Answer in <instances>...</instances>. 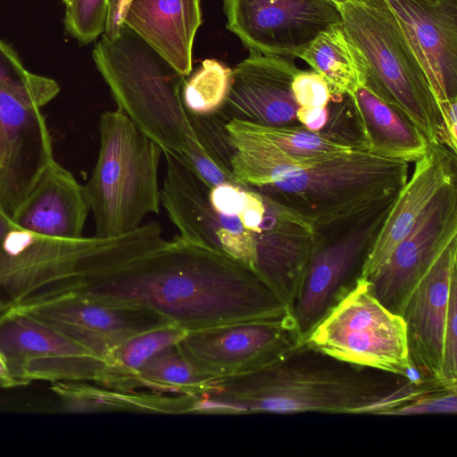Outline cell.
<instances>
[{
    "label": "cell",
    "mask_w": 457,
    "mask_h": 457,
    "mask_svg": "<svg viewBox=\"0 0 457 457\" xmlns=\"http://www.w3.org/2000/svg\"><path fill=\"white\" fill-rule=\"evenodd\" d=\"M73 295L145 312L186 331L292 317L252 270L179 235L90 278Z\"/></svg>",
    "instance_id": "6da1fadb"
},
{
    "label": "cell",
    "mask_w": 457,
    "mask_h": 457,
    "mask_svg": "<svg viewBox=\"0 0 457 457\" xmlns=\"http://www.w3.org/2000/svg\"><path fill=\"white\" fill-rule=\"evenodd\" d=\"M436 390L339 361L303 342L261 368L212 380L199 395V407L203 412L383 415Z\"/></svg>",
    "instance_id": "7a4b0ae2"
},
{
    "label": "cell",
    "mask_w": 457,
    "mask_h": 457,
    "mask_svg": "<svg viewBox=\"0 0 457 457\" xmlns=\"http://www.w3.org/2000/svg\"><path fill=\"white\" fill-rule=\"evenodd\" d=\"M146 225L112 237L58 238L26 230L13 221L0 245V320L73 295L90 278L148 252Z\"/></svg>",
    "instance_id": "3957f363"
},
{
    "label": "cell",
    "mask_w": 457,
    "mask_h": 457,
    "mask_svg": "<svg viewBox=\"0 0 457 457\" xmlns=\"http://www.w3.org/2000/svg\"><path fill=\"white\" fill-rule=\"evenodd\" d=\"M92 56L118 109L162 151L181 156L197 143L181 97L185 77L129 28L102 37Z\"/></svg>",
    "instance_id": "277c9868"
},
{
    "label": "cell",
    "mask_w": 457,
    "mask_h": 457,
    "mask_svg": "<svg viewBox=\"0 0 457 457\" xmlns=\"http://www.w3.org/2000/svg\"><path fill=\"white\" fill-rule=\"evenodd\" d=\"M408 178L409 162L353 149L317 162L292 165L255 191L315 228L377 205L397 194Z\"/></svg>",
    "instance_id": "5b68a950"
},
{
    "label": "cell",
    "mask_w": 457,
    "mask_h": 457,
    "mask_svg": "<svg viewBox=\"0 0 457 457\" xmlns=\"http://www.w3.org/2000/svg\"><path fill=\"white\" fill-rule=\"evenodd\" d=\"M336 4L347 34L366 60V86L403 112L429 143L444 145L453 151L427 75L387 2Z\"/></svg>",
    "instance_id": "8992f818"
},
{
    "label": "cell",
    "mask_w": 457,
    "mask_h": 457,
    "mask_svg": "<svg viewBox=\"0 0 457 457\" xmlns=\"http://www.w3.org/2000/svg\"><path fill=\"white\" fill-rule=\"evenodd\" d=\"M100 148L86 185L96 235L112 237L131 232L144 218L158 213V168L162 148L120 109L101 114Z\"/></svg>",
    "instance_id": "52a82bcc"
},
{
    "label": "cell",
    "mask_w": 457,
    "mask_h": 457,
    "mask_svg": "<svg viewBox=\"0 0 457 457\" xmlns=\"http://www.w3.org/2000/svg\"><path fill=\"white\" fill-rule=\"evenodd\" d=\"M397 194L361 212L313 228L312 254L291 308L303 343L361 278Z\"/></svg>",
    "instance_id": "ba28073f"
},
{
    "label": "cell",
    "mask_w": 457,
    "mask_h": 457,
    "mask_svg": "<svg viewBox=\"0 0 457 457\" xmlns=\"http://www.w3.org/2000/svg\"><path fill=\"white\" fill-rule=\"evenodd\" d=\"M304 342L339 361L402 377L411 365L403 317L379 303L364 278L356 282Z\"/></svg>",
    "instance_id": "9c48e42d"
},
{
    "label": "cell",
    "mask_w": 457,
    "mask_h": 457,
    "mask_svg": "<svg viewBox=\"0 0 457 457\" xmlns=\"http://www.w3.org/2000/svg\"><path fill=\"white\" fill-rule=\"evenodd\" d=\"M165 177L161 204L179 236L237 261L253 272L254 234L237 216L216 209L210 199V187L175 154L162 151Z\"/></svg>",
    "instance_id": "30bf717a"
},
{
    "label": "cell",
    "mask_w": 457,
    "mask_h": 457,
    "mask_svg": "<svg viewBox=\"0 0 457 457\" xmlns=\"http://www.w3.org/2000/svg\"><path fill=\"white\" fill-rule=\"evenodd\" d=\"M227 28L250 50L298 57L325 29L341 23L331 0H223Z\"/></svg>",
    "instance_id": "8fae6325"
},
{
    "label": "cell",
    "mask_w": 457,
    "mask_h": 457,
    "mask_svg": "<svg viewBox=\"0 0 457 457\" xmlns=\"http://www.w3.org/2000/svg\"><path fill=\"white\" fill-rule=\"evenodd\" d=\"M427 75L457 154V0H386Z\"/></svg>",
    "instance_id": "7c38bea8"
},
{
    "label": "cell",
    "mask_w": 457,
    "mask_h": 457,
    "mask_svg": "<svg viewBox=\"0 0 457 457\" xmlns=\"http://www.w3.org/2000/svg\"><path fill=\"white\" fill-rule=\"evenodd\" d=\"M456 182L443 188L387 261L367 278L370 293L397 315L402 316L415 288L457 237Z\"/></svg>",
    "instance_id": "4fadbf2b"
},
{
    "label": "cell",
    "mask_w": 457,
    "mask_h": 457,
    "mask_svg": "<svg viewBox=\"0 0 457 457\" xmlns=\"http://www.w3.org/2000/svg\"><path fill=\"white\" fill-rule=\"evenodd\" d=\"M302 343L289 317L187 331L176 347L195 367L217 379L261 368Z\"/></svg>",
    "instance_id": "5bb4252c"
},
{
    "label": "cell",
    "mask_w": 457,
    "mask_h": 457,
    "mask_svg": "<svg viewBox=\"0 0 457 457\" xmlns=\"http://www.w3.org/2000/svg\"><path fill=\"white\" fill-rule=\"evenodd\" d=\"M54 160L41 107L0 86V209L11 219Z\"/></svg>",
    "instance_id": "9a60e30c"
},
{
    "label": "cell",
    "mask_w": 457,
    "mask_h": 457,
    "mask_svg": "<svg viewBox=\"0 0 457 457\" xmlns=\"http://www.w3.org/2000/svg\"><path fill=\"white\" fill-rule=\"evenodd\" d=\"M300 71L288 58L250 52L232 71L221 111L235 119L263 127L302 126L292 81Z\"/></svg>",
    "instance_id": "2e32d148"
},
{
    "label": "cell",
    "mask_w": 457,
    "mask_h": 457,
    "mask_svg": "<svg viewBox=\"0 0 457 457\" xmlns=\"http://www.w3.org/2000/svg\"><path fill=\"white\" fill-rule=\"evenodd\" d=\"M456 276L457 237L445 247L415 288L402 314L411 363L442 386L445 331L451 286Z\"/></svg>",
    "instance_id": "e0dca14e"
},
{
    "label": "cell",
    "mask_w": 457,
    "mask_h": 457,
    "mask_svg": "<svg viewBox=\"0 0 457 457\" xmlns=\"http://www.w3.org/2000/svg\"><path fill=\"white\" fill-rule=\"evenodd\" d=\"M17 311L46 322L106 362L129 337L164 322L145 312L107 305L77 295Z\"/></svg>",
    "instance_id": "ac0fdd59"
},
{
    "label": "cell",
    "mask_w": 457,
    "mask_h": 457,
    "mask_svg": "<svg viewBox=\"0 0 457 457\" xmlns=\"http://www.w3.org/2000/svg\"><path fill=\"white\" fill-rule=\"evenodd\" d=\"M262 197L265 212L254 234L253 273L291 312L312 254L314 230L303 218Z\"/></svg>",
    "instance_id": "d6986e66"
},
{
    "label": "cell",
    "mask_w": 457,
    "mask_h": 457,
    "mask_svg": "<svg viewBox=\"0 0 457 457\" xmlns=\"http://www.w3.org/2000/svg\"><path fill=\"white\" fill-rule=\"evenodd\" d=\"M456 154L441 144L429 143L424 155L398 192L363 265L367 279L389 258L443 188L456 179Z\"/></svg>",
    "instance_id": "ffe728a7"
},
{
    "label": "cell",
    "mask_w": 457,
    "mask_h": 457,
    "mask_svg": "<svg viewBox=\"0 0 457 457\" xmlns=\"http://www.w3.org/2000/svg\"><path fill=\"white\" fill-rule=\"evenodd\" d=\"M90 211L87 187L53 160L12 220L38 235L77 238Z\"/></svg>",
    "instance_id": "44dd1931"
},
{
    "label": "cell",
    "mask_w": 457,
    "mask_h": 457,
    "mask_svg": "<svg viewBox=\"0 0 457 457\" xmlns=\"http://www.w3.org/2000/svg\"><path fill=\"white\" fill-rule=\"evenodd\" d=\"M202 23L199 0H132L123 24L184 77Z\"/></svg>",
    "instance_id": "7402d4cb"
},
{
    "label": "cell",
    "mask_w": 457,
    "mask_h": 457,
    "mask_svg": "<svg viewBox=\"0 0 457 457\" xmlns=\"http://www.w3.org/2000/svg\"><path fill=\"white\" fill-rule=\"evenodd\" d=\"M352 97L360 116L366 152L409 163L424 155L429 142L403 112L366 85Z\"/></svg>",
    "instance_id": "603a6c76"
},
{
    "label": "cell",
    "mask_w": 457,
    "mask_h": 457,
    "mask_svg": "<svg viewBox=\"0 0 457 457\" xmlns=\"http://www.w3.org/2000/svg\"><path fill=\"white\" fill-rule=\"evenodd\" d=\"M0 353L7 361L16 386H25L22 367L28 361L95 355L46 322L21 311H12L0 320Z\"/></svg>",
    "instance_id": "cb8c5ba5"
},
{
    "label": "cell",
    "mask_w": 457,
    "mask_h": 457,
    "mask_svg": "<svg viewBox=\"0 0 457 457\" xmlns=\"http://www.w3.org/2000/svg\"><path fill=\"white\" fill-rule=\"evenodd\" d=\"M328 84L332 95L353 96L366 85V60L343 22L322 31L299 55Z\"/></svg>",
    "instance_id": "d4e9b609"
},
{
    "label": "cell",
    "mask_w": 457,
    "mask_h": 457,
    "mask_svg": "<svg viewBox=\"0 0 457 457\" xmlns=\"http://www.w3.org/2000/svg\"><path fill=\"white\" fill-rule=\"evenodd\" d=\"M189 119L197 143L177 157L211 187L239 183L232 169L235 147L226 126L229 119L221 111L208 115L189 113Z\"/></svg>",
    "instance_id": "484cf974"
},
{
    "label": "cell",
    "mask_w": 457,
    "mask_h": 457,
    "mask_svg": "<svg viewBox=\"0 0 457 457\" xmlns=\"http://www.w3.org/2000/svg\"><path fill=\"white\" fill-rule=\"evenodd\" d=\"M187 332L173 324L162 322L131 336L107 360L104 386L135 392V378L143 366L157 353L176 345Z\"/></svg>",
    "instance_id": "4316f807"
},
{
    "label": "cell",
    "mask_w": 457,
    "mask_h": 457,
    "mask_svg": "<svg viewBox=\"0 0 457 457\" xmlns=\"http://www.w3.org/2000/svg\"><path fill=\"white\" fill-rule=\"evenodd\" d=\"M214 379L173 345L151 358L137 374L135 384L136 390L145 387L161 393L200 395Z\"/></svg>",
    "instance_id": "83f0119b"
},
{
    "label": "cell",
    "mask_w": 457,
    "mask_h": 457,
    "mask_svg": "<svg viewBox=\"0 0 457 457\" xmlns=\"http://www.w3.org/2000/svg\"><path fill=\"white\" fill-rule=\"evenodd\" d=\"M51 389L67 412L140 411L143 395L121 392L84 381H55Z\"/></svg>",
    "instance_id": "f1b7e54d"
},
{
    "label": "cell",
    "mask_w": 457,
    "mask_h": 457,
    "mask_svg": "<svg viewBox=\"0 0 457 457\" xmlns=\"http://www.w3.org/2000/svg\"><path fill=\"white\" fill-rule=\"evenodd\" d=\"M247 123L256 133L285 153L295 165L317 162L353 150L303 126L263 127Z\"/></svg>",
    "instance_id": "f546056e"
},
{
    "label": "cell",
    "mask_w": 457,
    "mask_h": 457,
    "mask_svg": "<svg viewBox=\"0 0 457 457\" xmlns=\"http://www.w3.org/2000/svg\"><path fill=\"white\" fill-rule=\"evenodd\" d=\"M231 71L217 60H204L182 86L181 97L186 110L196 115L219 112L228 93Z\"/></svg>",
    "instance_id": "4dcf8cb0"
},
{
    "label": "cell",
    "mask_w": 457,
    "mask_h": 457,
    "mask_svg": "<svg viewBox=\"0 0 457 457\" xmlns=\"http://www.w3.org/2000/svg\"><path fill=\"white\" fill-rule=\"evenodd\" d=\"M0 86L16 91L41 108L60 91L55 80L27 71L16 53L1 40Z\"/></svg>",
    "instance_id": "1f68e13d"
},
{
    "label": "cell",
    "mask_w": 457,
    "mask_h": 457,
    "mask_svg": "<svg viewBox=\"0 0 457 457\" xmlns=\"http://www.w3.org/2000/svg\"><path fill=\"white\" fill-rule=\"evenodd\" d=\"M319 133L338 145L365 151L361 120L352 96L332 95L327 123Z\"/></svg>",
    "instance_id": "d6a6232c"
},
{
    "label": "cell",
    "mask_w": 457,
    "mask_h": 457,
    "mask_svg": "<svg viewBox=\"0 0 457 457\" xmlns=\"http://www.w3.org/2000/svg\"><path fill=\"white\" fill-rule=\"evenodd\" d=\"M66 31L81 44L95 41L104 33L108 0H63Z\"/></svg>",
    "instance_id": "836d02e7"
},
{
    "label": "cell",
    "mask_w": 457,
    "mask_h": 457,
    "mask_svg": "<svg viewBox=\"0 0 457 457\" xmlns=\"http://www.w3.org/2000/svg\"><path fill=\"white\" fill-rule=\"evenodd\" d=\"M441 372L443 386L457 390V276L451 286Z\"/></svg>",
    "instance_id": "e575fe53"
},
{
    "label": "cell",
    "mask_w": 457,
    "mask_h": 457,
    "mask_svg": "<svg viewBox=\"0 0 457 457\" xmlns=\"http://www.w3.org/2000/svg\"><path fill=\"white\" fill-rule=\"evenodd\" d=\"M456 412L457 390L442 389L421 395L403 405L386 411L383 415L455 414Z\"/></svg>",
    "instance_id": "d590c367"
},
{
    "label": "cell",
    "mask_w": 457,
    "mask_h": 457,
    "mask_svg": "<svg viewBox=\"0 0 457 457\" xmlns=\"http://www.w3.org/2000/svg\"><path fill=\"white\" fill-rule=\"evenodd\" d=\"M292 91L303 108H326L332 96L326 81L313 71L300 70L292 81Z\"/></svg>",
    "instance_id": "8d00e7d4"
},
{
    "label": "cell",
    "mask_w": 457,
    "mask_h": 457,
    "mask_svg": "<svg viewBox=\"0 0 457 457\" xmlns=\"http://www.w3.org/2000/svg\"><path fill=\"white\" fill-rule=\"evenodd\" d=\"M132 0H108L107 17L103 37H115L121 29L124 18Z\"/></svg>",
    "instance_id": "74e56055"
},
{
    "label": "cell",
    "mask_w": 457,
    "mask_h": 457,
    "mask_svg": "<svg viewBox=\"0 0 457 457\" xmlns=\"http://www.w3.org/2000/svg\"><path fill=\"white\" fill-rule=\"evenodd\" d=\"M296 117L302 126L319 133L327 123L328 106L326 108L299 107Z\"/></svg>",
    "instance_id": "f35d334b"
},
{
    "label": "cell",
    "mask_w": 457,
    "mask_h": 457,
    "mask_svg": "<svg viewBox=\"0 0 457 457\" xmlns=\"http://www.w3.org/2000/svg\"><path fill=\"white\" fill-rule=\"evenodd\" d=\"M0 386L1 387H14L15 382L12 376L8 363L4 356L0 353Z\"/></svg>",
    "instance_id": "ab89813d"
},
{
    "label": "cell",
    "mask_w": 457,
    "mask_h": 457,
    "mask_svg": "<svg viewBox=\"0 0 457 457\" xmlns=\"http://www.w3.org/2000/svg\"><path fill=\"white\" fill-rule=\"evenodd\" d=\"M12 220L0 209V245Z\"/></svg>",
    "instance_id": "60d3db41"
},
{
    "label": "cell",
    "mask_w": 457,
    "mask_h": 457,
    "mask_svg": "<svg viewBox=\"0 0 457 457\" xmlns=\"http://www.w3.org/2000/svg\"><path fill=\"white\" fill-rule=\"evenodd\" d=\"M331 1H333L335 4H340V3L349 2V1H358V2L367 3L370 0H331Z\"/></svg>",
    "instance_id": "b9f144b4"
}]
</instances>
